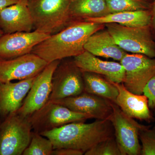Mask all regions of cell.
<instances>
[{"instance_id":"obj_16","label":"cell","mask_w":155,"mask_h":155,"mask_svg":"<svg viewBox=\"0 0 155 155\" xmlns=\"http://www.w3.org/2000/svg\"><path fill=\"white\" fill-rule=\"evenodd\" d=\"M35 77L14 83L0 81V117L2 119H5L21 107Z\"/></svg>"},{"instance_id":"obj_19","label":"cell","mask_w":155,"mask_h":155,"mask_svg":"<svg viewBox=\"0 0 155 155\" xmlns=\"http://www.w3.org/2000/svg\"><path fill=\"white\" fill-rule=\"evenodd\" d=\"M110 14L106 0H71L70 2L69 16L71 23L100 18Z\"/></svg>"},{"instance_id":"obj_33","label":"cell","mask_w":155,"mask_h":155,"mask_svg":"<svg viewBox=\"0 0 155 155\" xmlns=\"http://www.w3.org/2000/svg\"></svg>"},{"instance_id":"obj_18","label":"cell","mask_w":155,"mask_h":155,"mask_svg":"<svg viewBox=\"0 0 155 155\" xmlns=\"http://www.w3.org/2000/svg\"><path fill=\"white\" fill-rule=\"evenodd\" d=\"M84 49L98 57L112 58L120 61L126 52L116 43L107 29L98 31L87 40Z\"/></svg>"},{"instance_id":"obj_27","label":"cell","mask_w":155,"mask_h":155,"mask_svg":"<svg viewBox=\"0 0 155 155\" xmlns=\"http://www.w3.org/2000/svg\"><path fill=\"white\" fill-rule=\"evenodd\" d=\"M84 153L82 151L71 148H61L54 149L52 155H82Z\"/></svg>"},{"instance_id":"obj_9","label":"cell","mask_w":155,"mask_h":155,"mask_svg":"<svg viewBox=\"0 0 155 155\" xmlns=\"http://www.w3.org/2000/svg\"><path fill=\"white\" fill-rule=\"evenodd\" d=\"M84 92L82 71L73 60L60 62L53 74L49 101L75 96Z\"/></svg>"},{"instance_id":"obj_10","label":"cell","mask_w":155,"mask_h":155,"mask_svg":"<svg viewBox=\"0 0 155 155\" xmlns=\"http://www.w3.org/2000/svg\"><path fill=\"white\" fill-rule=\"evenodd\" d=\"M61 61L49 63L35 77L22 106L16 112L18 115L28 118L48 101L51 93L53 74Z\"/></svg>"},{"instance_id":"obj_23","label":"cell","mask_w":155,"mask_h":155,"mask_svg":"<svg viewBox=\"0 0 155 155\" xmlns=\"http://www.w3.org/2000/svg\"><path fill=\"white\" fill-rule=\"evenodd\" d=\"M54 147L48 138L33 131L30 143L23 155H52Z\"/></svg>"},{"instance_id":"obj_11","label":"cell","mask_w":155,"mask_h":155,"mask_svg":"<svg viewBox=\"0 0 155 155\" xmlns=\"http://www.w3.org/2000/svg\"><path fill=\"white\" fill-rule=\"evenodd\" d=\"M48 64L32 53L12 59H0V81L9 82L35 77Z\"/></svg>"},{"instance_id":"obj_26","label":"cell","mask_w":155,"mask_h":155,"mask_svg":"<svg viewBox=\"0 0 155 155\" xmlns=\"http://www.w3.org/2000/svg\"><path fill=\"white\" fill-rule=\"evenodd\" d=\"M143 94L147 98L149 108L155 109V75L147 83L143 89Z\"/></svg>"},{"instance_id":"obj_2","label":"cell","mask_w":155,"mask_h":155,"mask_svg":"<svg viewBox=\"0 0 155 155\" xmlns=\"http://www.w3.org/2000/svg\"><path fill=\"white\" fill-rule=\"evenodd\" d=\"M41 134L50 140L54 150L71 148L84 154L101 142L115 136L109 119H97L91 123L72 122Z\"/></svg>"},{"instance_id":"obj_30","label":"cell","mask_w":155,"mask_h":155,"mask_svg":"<svg viewBox=\"0 0 155 155\" xmlns=\"http://www.w3.org/2000/svg\"><path fill=\"white\" fill-rule=\"evenodd\" d=\"M4 34V32H3V31L2 30V29H0V37L1 36H2Z\"/></svg>"},{"instance_id":"obj_8","label":"cell","mask_w":155,"mask_h":155,"mask_svg":"<svg viewBox=\"0 0 155 155\" xmlns=\"http://www.w3.org/2000/svg\"><path fill=\"white\" fill-rule=\"evenodd\" d=\"M120 64L125 71L122 83L124 87L135 94H143L147 83L155 75V58L142 54L126 53Z\"/></svg>"},{"instance_id":"obj_29","label":"cell","mask_w":155,"mask_h":155,"mask_svg":"<svg viewBox=\"0 0 155 155\" xmlns=\"http://www.w3.org/2000/svg\"><path fill=\"white\" fill-rule=\"evenodd\" d=\"M19 1V0H0V13L7 7L16 4Z\"/></svg>"},{"instance_id":"obj_17","label":"cell","mask_w":155,"mask_h":155,"mask_svg":"<svg viewBox=\"0 0 155 155\" xmlns=\"http://www.w3.org/2000/svg\"><path fill=\"white\" fill-rule=\"evenodd\" d=\"M114 82L119 91L115 103L129 117L144 121H151L148 99L144 95L136 94L127 90L122 83Z\"/></svg>"},{"instance_id":"obj_31","label":"cell","mask_w":155,"mask_h":155,"mask_svg":"<svg viewBox=\"0 0 155 155\" xmlns=\"http://www.w3.org/2000/svg\"><path fill=\"white\" fill-rule=\"evenodd\" d=\"M147 1H149V2H150L153 3L154 0H147Z\"/></svg>"},{"instance_id":"obj_4","label":"cell","mask_w":155,"mask_h":155,"mask_svg":"<svg viewBox=\"0 0 155 155\" xmlns=\"http://www.w3.org/2000/svg\"><path fill=\"white\" fill-rule=\"evenodd\" d=\"M105 25L116 43L125 51L155 58V40L150 25L129 27L116 23Z\"/></svg>"},{"instance_id":"obj_3","label":"cell","mask_w":155,"mask_h":155,"mask_svg":"<svg viewBox=\"0 0 155 155\" xmlns=\"http://www.w3.org/2000/svg\"><path fill=\"white\" fill-rule=\"evenodd\" d=\"M71 0H28L35 31L52 35L71 23Z\"/></svg>"},{"instance_id":"obj_14","label":"cell","mask_w":155,"mask_h":155,"mask_svg":"<svg viewBox=\"0 0 155 155\" xmlns=\"http://www.w3.org/2000/svg\"><path fill=\"white\" fill-rule=\"evenodd\" d=\"M0 28L4 34L30 32L33 19L28 7V0H19L0 13Z\"/></svg>"},{"instance_id":"obj_24","label":"cell","mask_w":155,"mask_h":155,"mask_svg":"<svg viewBox=\"0 0 155 155\" xmlns=\"http://www.w3.org/2000/svg\"><path fill=\"white\" fill-rule=\"evenodd\" d=\"M85 155H122L115 136L101 142L88 150Z\"/></svg>"},{"instance_id":"obj_5","label":"cell","mask_w":155,"mask_h":155,"mask_svg":"<svg viewBox=\"0 0 155 155\" xmlns=\"http://www.w3.org/2000/svg\"><path fill=\"white\" fill-rule=\"evenodd\" d=\"M28 118L17 112L9 114L0 124V155H22L30 143L32 132Z\"/></svg>"},{"instance_id":"obj_21","label":"cell","mask_w":155,"mask_h":155,"mask_svg":"<svg viewBox=\"0 0 155 155\" xmlns=\"http://www.w3.org/2000/svg\"><path fill=\"white\" fill-rule=\"evenodd\" d=\"M82 73L84 92L116 102L119 91L113 81L96 73L86 72Z\"/></svg>"},{"instance_id":"obj_20","label":"cell","mask_w":155,"mask_h":155,"mask_svg":"<svg viewBox=\"0 0 155 155\" xmlns=\"http://www.w3.org/2000/svg\"><path fill=\"white\" fill-rule=\"evenodd\" d=\"M151 17V10H146L110 14L104 17L84 21L104 24L116 23L129 27H139L150 25Z\"/></svg>"},{"instance_id":"obj_32","label":"cell","mask_w":155,"mask_h":155,"mask_svg":"<svg viewBox=\"0 0 155 155\" xmlns=\"http://www.w3.org/2000/svg\"><path fill=\"white\" fill-rule=\"evenodd\" d=\"M1 122H2V121H1V120H0V124H1Z\"/></svg>"},{"instance_id":"obj_22","label":"cell","mask_w":155,"mask_h":155,"mask_svg":"<svg viewBox=\"0 0 155 155\" xmlns=\"http://www.w3.org/2000/svg\"><path fill=\"white\" fill-rule=\"evenodd\" d=\"M111 14L151 10L152 3L147 0H106Z\"/></svg>"},{"instance_id":"obj_13","label":"cell","mask_w":155,"mask_h":155,"mask_svg":"<svg viewBox=\"0 0 155 155\" xmlns=\"http://www.w3.org/2000/svg\"><path fill=\"white\" fill-rule=\"evenodd\" d=\"M50 35L35 30L4 34L0 37V59H10L31 53Z\"/></svg>"},{"instance_id":"obj_25","label":"cell","mask_w":155,"mask_h":155,"mask_svg":"<svg viewBox=\"0 0 155 155\" xmlns=\"http://www.w3.org/2000/svg\"><path fill=\"white\" fill-rule=\"evenodd\" d=\"M139 138L142 143L140 155H155V127L150 129L148 127L141 130Z\"/></svg>"},{"instance_id":"obj_1","label":"cell","mask_w":155,"mask_h":155,"mask_svg":"<svg viewBox=\"0 0 155 155\" xmlns=\"http://www.w3.org/2000/svg\"><path fill=\"white\" fill-rule=\"evenodd\" d=\"M104 24L78 21L50 35L33 48L35 54L48 63L75 57L84 51V45L92 35L104 29Z\"/></svg>"},{"instance_id":"obj_28","label":"cell","mask_w":155,"mask_h":155,"mask_svg":"<svg viewBox=\"0 0 155 155\" xmlns=\"http://www.w3.org/2000/svg\"><path fill=\"white\" fill-rule=\"evenodd\" d=\"M151 11L152 17L150 26L151 28L155 40V0L152 3Z\"/></svg>"},{"instance_id":"obj_15","label":"cell","mask_w":155,"mask_h":155,"mask_svg":"<svg viewBox=\"0 0 155 155\" xmlns=\"http://www.w3.org/2000/svg\"><path fill=\"white\" fill-rule=\"evenodd\" d=\"M73 61L82 72L99 74L115 83H122L124 80L125 69L120 63L103 61L86 51L74 57Z\"/></svg>"},{"instance_id":"obj_12","label":"cell","mask_w":155,"mask_h":155,"mask_svg":"<svg viewBox=\"0 0 155 155\" xmlns=\"http://www.w3.org/2000/svg\"><path fill=\"white\" fill-rule=\"evenodd\" d=\"M51 101L74 112L88 114L98 120H110L113 112L110 100L85 92L75 96Z\"/></svg>"},{"instance_id":"obj_7","label":"cell","mask_w":155,"mask_h":155,"mask_svg":"<svg viewBox=\"0 0 155 155\" xmlns=\"http://www.w3.org/2000/svg\"><path fill=\"white\" fill-rule=\"evenodd\" d=\"M113 112L110 120L114 130L115 139L122 155H140V132L149 126L141 125L129 117L119 106L111 101Z\"/></svg>"},{"instance_id":"obj_6","label":"cell","mask_w":155,"mask_h":155,"mask_svg":"<svg viewBox=\"0 0 155 155\" xmlns=\"http://www.w3.org/2000/svg\"><path fill=\"white\" fill-rule=\"evenodd\" d=\"M92 117L69 110L64 106L49 101L28 118L34 132L41 134L59 128L69 123L85 122Z\"/></svg>"}]
</instances>
